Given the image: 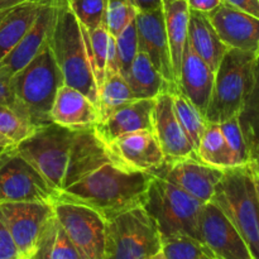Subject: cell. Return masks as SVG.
Returning a JSON list of instances; mask_svg holds the SVG:
<instances>
[{
	"label": "cell",
	"instance_id": "cell-54",
	"mask_svg": "<svg viewBox=\"0 0 259 259\" xmlns=\"http://www.w3.org/2000/svg\"><path fill=\"white\" fill-rule=\"evenodd\" d=\"M255 176H257V175H255ZM257 179H258V182H259V177L257 176Z\"/></svg>",
	"mask_w": 259,
	"mask_h": 259
},
{
	"label": "cell",
	"instance_id": "cell-27",
	"mask_svg": "<svg viewBox=\"0 0 259 259\" xmlns=\"http://www.w3.org/2000/svg\"><path fill=\"white\" fill-rule=\"evenodd\" d=\"M197 158L215 168L227 169L237 167L232 149L223 134L220 124L207 123L205 133L196 149Z\"/></svg>",
	"mask_w": 259,
	"mask_h": 259
},
{
	"label": "cell",
	"instance_id": "cell-30",
	"mask_svg": "<svg viewBox=\"0 0 259 259\" xmlns=\"http://www.w3.org/2000/svg\"><path fill=\"white\" fill-rule=\"evenodd\" d=\"M172 96H174V109L177 119L196 151L207 126L206 119L182 94H180V91L172 94Z\"/></svg>",
	"mask_w": 259,
	"mask_h": 259
},
{
	"label": "cell",
	"instance_id": "cell-13",
	"mask_svg": "<svg viewBox=\"0 0 259 259\" xmlns=\"http://www.w3.org/2000/svg\"><path fill=\"white\" fill-rule=\"evenodd\" d=\"M223 174L224 169L202 163L197 158H166L152 172V176L171 182L200 202L206 204L212 200Z\"/></svg>",
	"mask_w": 259,
	"mask_h": 259
},
{
	"label": "cell",
	"instance_id": "cell-7",
	"mask_svg": "<svg viewBox=\"0 0 259 259\" xmlns=\"http://www.w3.org/2000/svg\"><path fill=\"white\" fill-rule=\"evenodd\" d=\"M162 250V238L153 218L143 206L106 222L103 259H151Z\"/></svg>",
	"mask_w": 259,
	"mask_h": 259
},
{
	"label": "cell",
	"instance_id": "cell-49",
	"mask_svg": "<svg viewBox=\"0 0 259 259\" xmlns=\"http://www.w3.org/2000/svg\"><path fill=\"white\" fill-rule=\"evenodd\" d=\"M8 147H10V146H8ZM8 147H4V146H0V156H2L3 153H4L5 152V149L8 148Z\"/></svg>",
	"mask_w": 259,
	"mask_h": 259
},
{
	"label": "cell",
	"instance_id": "cell-1",
	"mask_svg": "<svg viewBox=\"0 0 259 259\" xmlns=\"http://www.w3.org/2000/svg\"><path fill=\"white\" fill-rule=\"evenodd\" d=\"M152 177L146 172L131 171L108 162L61 190L57 200L91 207L109 222L126 210L143 206Z\"/></svg>",
	"mask_w": 259,
	"mask_h": 259
},
{
	"label": "cell",
	"instance_id": "cell-37",
	"mask_svg": "<svg viewBox=\"0 0 259 259\" xmlns=\"http://www.w3.org/2000/svg\"><path fill=\"white\" fill-rule=\"evenodd\" d=\"M220 128L227 139L228 146L232 149L237 167L249 163V148H248V143L245 141L238 116L220 123Z\"/></svg>",
	"mask_w": 259,
	"mask_h": 259
},
{
	"label": "cell",
	"instance_id": "cell-48",
	"mask_svg": "<svg viewBox=\"0 0 259 259\" xmlns=\"http://www.w3.org/2000/svg\"><path fill=\"white\" fill-rule=\"evenodd\" d=\"M151 259H166L164 258V255H163V253H162V250L159 253H157L156 255H154V257H152Z\"/></svg>",
	"mask_w": 259,
	"mask_h": 259
},
{
	"label": "cell",
	"instance_id": "cell-25",
	"mask_svg": "<svg viewBox=\"0 0 259 259\" xmlns=\"http://www.w3.org/2000/svg\"><path fill=\"white\" fill-rule=\"evenodd\" d=\"M162 7H163L164 24H166L172 67H174L175 78L179 86L182 55H184L185 46L187 42L190 9L187 7L186 0H163Z\"/></svg>",
	"mask_w": 259,
	"mask_h": 259
},
{
	"label": "cell",
	"instance_id": "cell-47",
	"mask_svg": "<svg viewBox=\"0 0 259 259\" xmlns=\"http://www.w3.org/2000/svg\"><path fill=\"white\" fill-rule=\"evenodd\" d=\"M0 146L8 147V146H14V144H13L12 142H10V141H8V139L5 138V137L0 136Z\"/></svg>",
	"mask_w": 259,
	"mask_h": 259
},
{
	"label": "cell",
	"instance_id": "cell-2",
	"mask_svg": "<svg viewBox=\"0 0 259 259\" xmlns=\"http://www.w3.org/2000/svg\"><path fill=\"white\" fill-rule=\"evenodd\" d=\"M211 201L234 224L253 259H259V195L249 164L224 169Z\"/></svg>",
	"mask_w": 259,
	"mask_h": 259
},
{
	"label": "cell",
	"instance_id": "cell-34",
	"mask_svg": "<svg viewBox=\"0 0 259 259\" xmlns=\"http://www.w3.org/2000/svg\"><path fill=\"white\" fill-rule=\"evenodd\" d=\"M67 4L78 23L89 30L104 24L106 0H67Z\"/></svg>",
	"mask_w": 259,
	"mask_h": 259
},
{
	"label": "cell",
	"instance_id": "cell-33",
	"mask_svg": "<svg viewBox=\"0 0 259 259\" xmlns=\"http://www.w3.org/2000/svg\"><path fill=\"white\" fill-rule=\"evenodd\" d=\"M116 53L119 60L120 75L126 77L131 66L136 58L138 50V34H137L136 18L115 37Z\"/></svg>",
	"mask_w": 259,
	"mask_h": 259
},
{
	"label": "cell",
	"instance_id": "cell-6",
	"mask_svg": "<svg viewBox=\"0 0 259 259\" xmlns=\"http://www.w3.org/2000/svg\"><path fill=\"white\" fill-rule=\"evenodd\" d=\"M204 204L159 177H152L143 207L153 218L162 239L190 237L199 240V220Z\"/></svg>",
	"mask_w": 259,
	"mask_h": 259
},
{
	"label": "cell",
	"instance_id": "cell-39",
	"mask_svg": "<svg viewBox=\"0 0 259 259\" xmlns=\"http://www.w3.org/2000/svg\"><path fill=\"white\" fill-rule=\"evenodd\" d=\"M10 80H12V77H9V76H7L5 73H3L2 71H0V105L8 106V108L14 110L17 114H19V115L22 116V118H24L25 120H28L24 111L22 110L17 98H15Z\"/></svg>",
	"mask_w": 259,
	"mask_h": 259
},
{
	"label": "cell",
	"instance_id": "cell-52",
	"mask_svg": "<svg viewBox=\"0 0 259 259\" xmlns=\"http://www.w3.org/2000/svg\"><path fill=\"white\" fill-rule=\"evenodd\" d=\"M201 259H214V258H211V257H209V255H206V254H204L201 257Z\"/></svg>",
	"mask_w": 259,
	"mask_h": 259
},
{
	"label": "cell",
	"instance_id": "cell-14",
	"mask_svg": "<svg viewBox=\"0 0 259 259\" xmlns=\"http://www.w3.org/2000/svg\"><path fill=\"white\" fill-rule=\"evenodd\" d=\"M138 50L148 56L151 62L171 88V94L179 93L164 24L163 7L136 14Z\"/></svg>",
	"mask_w": 259,
	"mask_h": 259
},
{
	"label": "cell",
	"instance_id": "cell-38",
	"mask_svg": "<svg viewBox=\"0 0 259 259\" xmlns=\"http://www.w3.org/2000/svg\"><path fill=\"white\" fill-rule=\"evenodd\" d=\"M51 259H85L60 225L57 227V233L53 240Z\"/></svg>",
	"mask_w": 259,
	"mask_h": 259
},
{
	"label": "cell",
	"instance_id": "cell-40",
	"mask_svg": "<svg viewBox=\"0 0 259 259\" xmlns=\"http://www.w3.org/2000/svg\"><path fill=\"white\" fill-rule=\"evenodd\" d=\"M57 227L58 223L55 215V219L52 220V223H51L50 227L47 228V230H46V233L43 234V237L40 238L34 253L30 255L29 259H51V250H52L53 240H55L56 233H57Z\"/></svg>",
	"mask_w": 259,
	"mask_h": 259
},
{
	"label": "cell",
	"instance_id": "cell-20",
	"mask_svg": "<svg viewBox=\"0 0 259 259\" xmlns=\"http://www.w3.org/2000/svg\"><path fill=\"white\" fill-rule=\"evenodd\" d=\"M215 72L186 42L179 77V91L205 116L214 86Z\"/></svg>",
	"mask_w": 259,
	"mask_h": 259
},
{
	"label": "cell",
	"instance_id": "cell-24",
	"mask_svg": "<svg viewBox=\"0 0 259 259\" xmlns=\"http://www.w3.org/2000/svg\"><path fill=\"white\" fill-rule=\"evenodd\" d=\"M48 0H28L0 12V61L12 52Z\"/></svg>",
	"mask_w": 259,
	"mask_h": 259
},
{
	"label": "cell",
	"instance_id": "cell-4",
	"mask_svg": "<svg viewBox=\"0 0 259 259\" xmlns=\"http://www.w3.org/2000/svg\"><path fill=\"white\" fill-rule=\"evenodd\" d=\"M257 58L253 52L228 48L215 71L205 119L220 124L239 116L254 83Z\"/></svg>",
	"mask_w": 259,
	"mask_h": 259
},
{
	"label": "cell",
	"instance_id": "cell-43",
	"mask_svg": "<svg viewBox=\"0 0 259 259\" xmlns=\"http://www.w3.org/2000/svg\"><path fill=\"white\" fill-rule=\"evenodd\" d=\"M259 19V0H223Z\"/></svg>",
	"mask_w": 259,
	"mask_h": 259
},
{
	"label": "cell",
	"instance_id": "cell-36",
	"mask_svg": "<svg viewBox=\"0 0 259 259\" xmlns=\"http://www.w3.org/2000/svg\"><path fill=\"white\" fill-rule=\"evenodd\" d=\"M34 126L10 108L0 105V136L13 144L19 143L33 133Z\"/></svg>",
	"mask_w": 259,
	"mask_h": 259
},
{
	"label": "cell",
	"instance_id": "cell-45",
	"mask_svg": "<svg viewBox=\"0 0 259 259\" xmlns=\"http://www.w3.org/2000/svg\"><path fill=\"white\" fill-rule=\"evenodd\" d=\"M248 164L259 177V141L253 142L249 146V163Z\"/></svg>",
	"mask_w": 259,
	"mask_h": 259
},
{
	"label": "cell",
	"instance_id": "cell-8",
	"mask_svg": "<svg viewBox=\"0 0 259 259\" xmlns=\"http://www.w3.org/2000/svg\"><path fill=\"white\" fill-rule=\"evenodd\" d=\"M75 129L50 123L38 126L30 136L14 144V149L32 164L53 190L63 186Z\"/></svg>",
	"mask_w": 259,
	"mask_h": 259
},
{
	"label": "cell",
	"instance_id": "cell-5",
	"mask_svg": "<svg viewBox=\"0 0 259 259\" xmlns=\"http://www.w3.org/2000/svg\"><path fill=\"white\" fill-rule=\"evenodd\" d=\"M10 82L20 108L34 128L52 123L51 109L65 83L50 45L13 75Z\"/></svg>",
	"mask_w": 259,
	"mask_h": 259
},
{
	"label": "cell",
	"instance_id": "cell-22",
	"mask_svg": "<svg viewBox=\"0 0 259 259\" xmlns=\"http://www.w3.org/2000/svg\"><path fill=\"white\" fill-rule=\"evenodd\" d=\"M51 120L75 131L91 128L99 123V111L95 104L81 91L62 85L51 109Z\"/></svg>",
	"mask_w": 259,
	"mask_h": 259
},
{
	"label": "cell",
	"instance_id": "cell-12",
	"mask_svg": "<svg viewBox=\"0 0 259 259\" xmlns=\"http://www.w3.org/2000/svg\"><path fill=\"white\" fill-rule=\"evenodd\" d=\"M199 240L214 259H253L247 243L215 202L204 204L199 220Z\"/></svg>",
	"mask_w": 259,
	"mask_h": 259
},
{
	"label": "cell",
	"instance_id": "cell-35",
	"mask_svg": "<svg viewBox=\"0 0 259 259\" xmlns=\"http://www.w3.org/2000/svg\"><path fill=\"white\" fill-rule=\"evenodd\" d=\"M162 253L166 259H201L207 255L201 243L185 235L162 239Z\"/></svg>",
	"mask_w": 259,
	"mask_h": 259
},
{
	"label": "cell",
	"instance_id": "cell-23",
	"mask_svg": "<svg viewBox=\"0 0 259 259\" xmlns=\"http://www.w3.org/2000/svg\"><path fill=\"white\" fill-rule=\"evenodd\" d=\"M187 42L192 51L202 58L214 72L228 51V47L220 40L217 30L212 27L209 15L195 10H190L189 14Z\"/></svg>",
	"mask_w": 259,
	"mask_h": 259
},
{
	"label": "cell",
	"instance_id": "cell-29",
	"mask_svg": "<svg viewBox=\"0 0 259 259\" xmlns=\"http://www.w3.org/2000/svg\"><path fill=\"white\" fill-rule=\"evenodd\" d=\"M81 29H82L83 39H85L89 58H90L91 67H93L99 91L104 80H105L106 57H108V46L110 33H109L108 28L104 24L94 30H89L88 28L81 25Z\"/></svg>",
	"mask_w": 259,
	"mask_h": 259
},
{
	"label": "cell",
	"instance_id": "cell-28",
	"mask_svg": "<svg viewBox=\"0 0 259 259\" xmlns=\"http://www.w3.org/2000/svg\"><path fill=\"white\" fill-rule=\"evenodd\" d=\"M136 100L128 81L120 73L106 76L105 81L98 91L96 108L99 111V121L105 120L126 104Z\"/></svg>",
	"mask_w": 259,
	"mask_h": 259
},
{
	"label": "cell",
	"instance_id": "cell-11",
	"mask_svg": "<svg viewBox=\"0 0 259 259\" xmlns=\"http://www.w3.org/2000/svg\"><path fill=\"white\" fill-rule=\"evenodd\" d=\"M0 215L12 234L20 257L29 259L55 219L53 202L22 201L0 204Z\"/></svg>",
	"mask_w": 259,
	"mask_h": 259
},
{
	"label": "cell",
	"instance_id": "cell-9",
	"mask_svg": "<svg viewBox=\"0 0 259 259\" xmlns=\"http://www.w3.org/2000/svg\"><path fill=\"white\" fill-rule=\"evenodd\" d=\"M60 192L15 152L14 146L0 156V204L22 201L55 202Z\"/></svg>",
	"mask_w": 259,
	"mask_h": 259
},
{
	"label": "cell",
	"instance_id": "cell-32",
	"mask_svg": "<svg viewBox=\"0 0 259 259\" xmlns=\"http://www.w3.org/2000/svg\"><path fill=\"white\" fill-rule=\"evenodd\" d=\"M133 0H106L104 25L114 37L119 34L136 18Z\"/></svg>",
	"mask_w": 259,
	"mask_h": 259
},
{
	"label": "cell",
	"instance_id": "cell-51",
	"mask_svg": "<svg viewBox=\"0 0 259 259\" xmlns=\"http://www.w3.org/2000/svg\"><path fill=\"white\" fill-rule=\"evenodd\" d=\"M254 176H255V174H254ZM255 185H257V190H258V195H259V182H258L257 176H255Z\"/></svg>",
	"mask_w": 259,
	"mask_h": 259
},
{
	"label": "cell",
	"instance_id": "cell-21",
	"mask_svg": "<svg viewBox=\"0 0 259 259\" xmlns=\"http://www.w3.org/2000/svg\"><path fill=\"white\" fill-rule=\"evenodd\" d=\"M156 99H136L116 110L94 129L105 144L114 139L139 131H153V110Z\"/></svg>",
	"mask_w": 259,
	"mask_h": 259
},
{
	"label": "cell",
	"instance_id": "cell-18",
	"mask_svg": "<svg viewBox=\"0 0 259 259\" xmlns=\"http://www.w3.org/2000/svg\"><path fill=\"white\" fill-rule=\"evenodd\" d=\"M153 133L167 159L197 158L196 151L175 113L174 96L169 91H164L156 98Z\"/></svg>",
	"mask_w": 259,
	"mask_h": 259
},
{
	"label": "cell",
	"instance_id": "cell-42",
	"mask_svg": "<svg viewBox=\"0 0 259 259\" xmlns=\"http://www.w3.org/2000/svg\"><path fill=\"white\" fill-rule=\"evenodd\" d=\"M186 3L190 10L209 14L210 12H212L215 8L222 4L223 0H186Z\"/></svg>",
	"mask_w": 259,
	"mask_h": 259
},
{
	"label": "cell",
	"instance_id": "cell-15",
	"mask_svg": "<svg viewBox=\"0 0 259 259\" xmlns=\"http://www.w3.org/2000/svg\"><path fill=\"white\" fill-rule=\"evenodd\" d=\"M62 2L63 0H48L42 5L37 18L24 37L13 48L9 55L0 61V71L3 73L12 77L50 45L58 9Z\"/></svg>",
	"mask_w": 259,
	"mask_h": 259
},
{
	"label": "cell",
	"instance_id": "cell-41",
	"mask_svg": "<svg viewBox=\"0 0 259 259\" xmlns=\"http://www.w3.org/2000/svg\"><path fill=\"white\" fill-rule=\"evenodd\" d=\"M19 257V250L0 215V259H17Z\"/></svg>",
	"mask_w": 259,
	"mask_h": 259
},
{
	"label": "cell",
	"instance_id": "cell-16",
	"mask_svg": "<svg viewBox=\"0 0 259 259\" xmlns=\"http://www.w3.org/2000/svg\"><path fill=\"white\" fill-rule=\"evenodd\" d=\"M106 146L111 162L131 171L152 175L166 159L153 131L124 134Z\"/></svg>",
	"mask_w": 259,
	"mask_h": 259
},
{
	"label": "cell",
	"instance_id": "cell-50",
	"mask_svg": "<svg viewBox=\"0 0 259 259\" xmlns=\"http://www.w3.org/2000/svg\"><path fill=\"white\" fill-rule=\"evenodd\" d=\"M254 55H255V58H257V61H259V45H258L257 51H255V52H254Z\"/></svg>",
	"mask_w": 259,
	"mask_h": 259
},
{
	"label": "cell",
	"instance_id": "cell-26",
	"mask_svg": "<svg viewBox=\"0 0 259 259\" xmlns=\"http://www.w3.org/2000/svg\"><path fill=\"white\" fill-rule=\"evenodd\" d=\"M125 78L131 86L134 99H156L164 91L171 93V88L167 81L157 71L148 56L143 52L137 53Z\"/></svg>",
	"mask_w": 259,
	"mask_h": 259
},
{
	"label": "cell",
	"instance_id": "cell-31",
	"mask_svg": "<svg viewBox=\"0 0 259 259\" xmlns=\"http://www.w3.org/2000/svg\"><path fill=\"white\" fill-rule=\"evenodd\" d=\"M238 119L249 148L253 142L259 141V61H257L255 65L254 83L252 91Z\"/></svg>",
	"mask_w": 259,
	"mask_h": 259
},
{
	"label": "cell",
	"instance_id": "cell-17",
	"mask_svg": "<svg viewBox=\"0 0 259 259\" xmlns=\"http://www.w3.org/2000/svg\"><path fill=\"white\" fill-rule=\"evenodd\" d=\"M209 19L220 40L228 48L254 53L259 45V19L223 2L212 12Z\"/></svg>",
	"mask_w": 259,
	"mask_h": 259
},
{
	"label": "cell",
	"instance_id": "cell-3",
	"mask_svg": "<svg viewBox=\"0 0 259 259\" xmlns=\"http://www.w3.org/2000/svg\"><path fill=\"white\" fill-rule=\"evenodd\" d=\"M50 47L63 76V83L81 91L96 105L98 85L89 58L81 24L71 12L67 0L58 9Z\"/></svg>",
	"mask_w": 259,
	"mask_h": 259
},
{
	"label": "cell",
	"instance_id": "cell-46",
	"mask_svg": "<svg viewBox=\"0 0 259 259\" xmlns=\"http://www.w3.org/2000/svg\"><path fill=\"white\" fill-rule=\"evenodd\" d=\"M24 2H28V0H0V12L10 9V8L22 4Z\"/></svg>",
	"mask_w": 259,
	"mask_h": 259
},
{
	"label": "cell",
	"instance_id": "cell-44",
	"mask_svg": "<svg viewBox=\"0 0 259 259\" xmlns=\"http://www.w3.org/2000/svg\"><path fill=\"white\" fill-rule=\"evenodd\" d=\"M137 12H148L162 8L163 0H133Z\"/></svg>",
	"mask_w": 259,
	"mask_h": 259
},
{
	"label": "cell",
	"instance_id": "cell-10",
	"mask_svg": "<svg viewBox=\"0 0 259 259\" xmlns=\"http://www.w3.org/2000/svg\"><path fill=\"white\" fill-rule=\"evenodd\" d=\"M58 225L85 259H103L106 220L91 207L71 201L53 202Z\"/></svg>",
	"mask_w": 259,
	"mask_h": 259
},
{
	"label": "cell",
	"instance_id": "cell-19",
	"mask_svg": "<svg viewBox=\"0 0 259 259\" xmlns=\"http://www.w3.org/2000/svg\"><path fill=\"white\" fill-rule=\"evenodd\" d=\"M108 162H111L108 146L99 138L94 126L77 129L73 136L62 190Z\"/></svg>",
	"mask_w": 259,
	"mask_h": 259
},
{
	"label": "cell",
	"instance_id": "cell-53",
	"mask_svg": "<svg viewBox=\"0 0 259 259\" xmlns=\"http://www.w3.org/2000/svg\"><path fill=\"white\" fill-rule=\"evenodd\" d=\"M17 259H27V258H23V257H19V258H17Z\"/></svg>",
	"mask_w": 259,
	"mask_h": 259
}]
</instances>
